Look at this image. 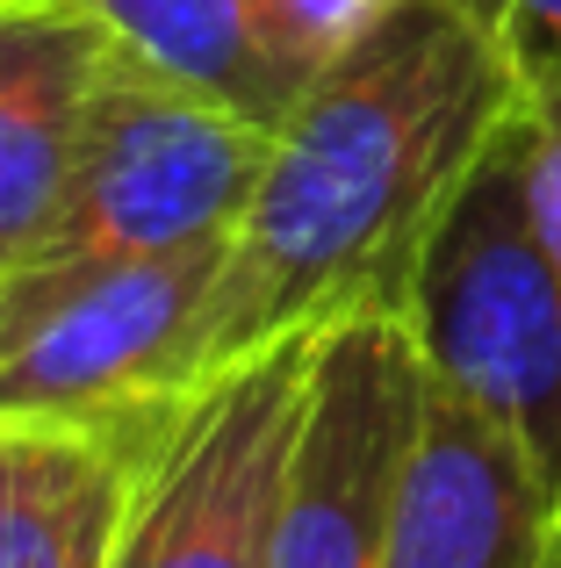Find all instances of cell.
<instances>
[{
  "mask_svg": "<svg viewBox=\"0 0 561 568\" xmlns=\"http://www.w3.org/2000/svg\"><path fill=\"white\" fill-rule=\"evenodd\" d=\"M519 109V72L461 0H404L274 130L231 231L216 367L360 303H404L439 209Z\"/></svg>",
  "mask_w": 561,
  "mask_h": 568,
  "instance_id": "cell-1",
  "label": "cell"
},
{
  "mask_svg": "<svg viewBox=\"0 0 561 568\" xmlns=\"http://www.w3.org/2000/svg\"><path fill=\"white\" fill-rule=\"evenodd\" d=\"M231 237L0 274V425H166L216 375Z\"/></svg>",
  "mask_w": 561,
  "mask_h": 568,
  "instance_id": "cell-2",
  "label": "cell"
},
{
  "mask_svg": "<svg viewBox=\"0 0 561 568\" xmlns=\"http://www.w3.org/2000/svg\"><path fill=\"white\" fill-rule=\"evenodd\" d=\"M404 317L425 375L497 417L548 489H561V266L526 209L511 123L439 209L410 266Z\"/></svg>",
  "mask_w": 561,
  "mask_h": 568,
  "instance_id": "cell-3",
  "label": "cell"
},
{
  "mask_svg": "<svg viewBox=\"0 0 561 568\" xmlns=\"http://www.w3.org/2000/svg\"><path fill=\"white\" fill-rule=\"evenodd\" d=\"M274 130L245 123L216 94L144 65L115 43L94 80L65 202L37 260L80 252H181L231 237L267 173Z\"/></svg>",
  "mask_w": 561,
  "mask_h": 568,
  "instance_id": "cell-4",
  "label": "cell"
},
{
  "mask_svg": "<svg viewBox=\"0 0 561 568\" xmlns=\"http://www.w3.org/2000/svg\"><path fill=\"white\" fill-rule=\"evenodd\" d=\"M324 332L216 367L152 439L109 568H267Z\"/></svg>",
  "mask_w": 561,
  "mask_h": 568,
  "instance_id": "cell-5",
  "label": "cell"
},
{
  "mask_svg": "<svg viewBox=\"0 0 561 568\" xmlns=\"http://www.w3.org/2000/svg\"><path fill=\"white\" fill-rule=\"evenodd\" d=\"M418 417H425V353L404 303H360L324 324L267 568L389 561L396 483H404Z\"/></svg>",
  "mask_w": 561,
  "mask_h": 568,
  "instance_id": "cell-6",
  "label": "cell"
},
{
  "mask_svg": "<svg viewBox=\"0 0 561 568\" xmlns=\"http://www.w3.org/2000/svg\"><path fill=\"white\" fill-rule=\"evenodd\" d=\"M554 489L497 417L425 375L381 568H540Z\"/></svg>",
  "mask_w": 561,
  "mask_h": 568,
  "instance_id": "cell-7",
  "label": "cell"
},
{
  "mask_svg": "<svg viewBox=\"0 0 561 568\" xmlns=\"http://www.w3.org/2000/svg\"><path fill=\"white\" fill-rule=\"evenodd\" d=\"M109 51L86 0H0V274L51 237Z\"/></svg>",
  "mask_w": 561,
  "mask_h": 568,
  "instance_id": "cell-8",
  "label": "cell"
},
{
  "mask_svg": "<svg viewBox=\"0 0 561 568\" xmlns=\"http://www.w3.org/2000/svg\"><path fill=\"white\" fill-rule=\"evenodd\" d=\"M166 425H0V568H109Z\"/></svg>",
  "mask_w": 561,
  "mask_h": 568,
  "instance_id": "cell-9",
  "label": "cell"
},
{
  "mask_svg": "<svg viewBox=\"0 0 561 568\" xmlns=\"http://www.w3.org/2000/svg\"><path fill=\"white\" fill-rule=\"evenodd\" d=\"M86 8L123 51L216 94L259 130H280L303 101V80L288 72L259 0H86Z\"/></svg>",
  "mask_w": 561,
  "mask_h": 568,
  "instance_id": "cell-10",
  "label": "cell"
},
{
  "mask_svg": "<svg viewBox=\"0 0 561 568\" xmlns=\"http://www.w3.org/2000/svg\"><path fill=\"white\" fill-rule=\"evenodd\" d=\"M259 8H267V29H274L280 58H288V72L309 94V80L332 72L360 37H375L404 0H259Z\"/></svg>",
  "mask_w": 561,
  "mask_h": 568,
  "instance_id": "cell-11",
  "label": "cell"
},
{
  "mask_svg": "<svg viewBox=\"0 0 561 568\" xmlns=\"http://www.w3.org/2000/svg\"><path fill=\"white\" fill-rule=\"evenodd\" d=\"M511 152H519V181H526L533 231H540V245H548V260L561 266V80L519 87V109H511Z\"/></svg>",
  "mask_w": 561,
  "mask_h": 568,
  "instance_id": "cell-12",
  "label": "cell"
},
{
  "mask_svg": "<svg viewBox=\"0 0 561 568\" xmlns=\"http://www.w3.org/2000/svg\"><path fill=\"white\" fill-rule=\"evenodd\" d=\"M490 43L511 58L519 87H548L561 80V0H461Z\"/></svg>",
  "mask_w": 561,
  "mask_h": 568,
  "instance_id": "cell-13",
  "label": "cell"
},
{
  "mask_svg": "<svg viewBox=\"0 0 561 568\" xmlns=\"http://www.w3.org/2000/svg\"><path fill=\"white\" fill-rule=\"evenodd\" d=\"M540 568H561V489H554V518H548V561Z\"/></svg>",
  "mask_w": 561,
  "mask_h": 568,
  "instance_id": "cell-14",
  "label": "cell"
}]
</instances>
